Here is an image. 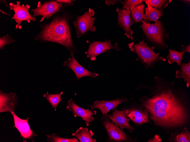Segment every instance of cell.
<instances>
[{"mask_svg":"<svg viewBox=\"0 0 190 142\" xmlns=\"http://www.w3.org/2000/svg\"><path fill=\"white\" fill-rule=\"evenodd\" d=\"M153 86L139 85L137 90L146 88L148 94L140 97V103L147 112L149 120L154 124L166 130L183 129L189 122V98L185 89L176 87L156 75Z\"/></svg>","mask_w":190,"mask_h":142,"instance_id":"obj_1","label":"cell"},{"mask_svg":"<svg viewBox=\"0 0 190 142\" xmlns=\"http://www.w3.org/2000/svg\"><path fill=\"white\" fill-rule=\"evenodd\" d=\"M62 13L61 14L58 12L54 14L50 23L40 24V31L34 40L42 43H58L64 46L70 53H79L73 42L69 24L73 16L68 11L63 10Z\"/></svg>","mask_w":190,"mask_h":142,"instance_id":"obj_2","label":"cell"},{"mask_svg":"<svg viewBox=\"0 0 190 142\" xmlns=\"http://www.w3.org/2000/svg\"><path fill=\"white\" fill-rule=\"evenodd\" d=\"M141 21L142 23L140 27L144 36L151 46L158 49H168L166 40L169 39V35L160 20L152 24L146 22L142 20Z\"/></svg>","mask_w":190,"mask_h":142,"instance_id":"obj_3","label":"cell"},{"mask_svg":"<svg viewBox=\"0 0 190 142\" xmlns=\"http://www.w3.org/2000/svg\"><path fill=\"white\" fill-rule=\"evenodd\" d=\"M130 51L137 55L136 60L141 63L146 69L154 67L155 64L159 61H165L166 59L159 56V54L155 52L153 46H149L143 39L139 43L132 42L128 44Z\"/></svg>","mask_w":190,"mask_h":142,"instance_id":"obj_4","label":"cell"},{"mask_svg":"<svg viewBox=\"0 0 190 142\" xmlns=\"http://www.w3.org/2000/svg\"><path fill=\"white\" fill-rule=\"evenodd\" d=\"M95 14L94 10L89 8L82 15H75V20L72 23L75 27L77 38L88 34L89 31H96V27L94 25L95 18L93 16Z\"/></svg>","mask_w":190,"mask_h":142,"instance_id":"obj_5","label":"cell"},{"mask_svg":"<svg viewBox=\"0 0 190 142\" xmlns=\"http://www.w3.org/2000/svg\"><path fill=\"white\" fill-rule=\"evenodd\" d=\"M72 5L57 2L56 0H49L44 1L43 4L39 2L37 8L33 9L32 16H42L40 22H42L45 18L48 19L54 14L59 12H62L64 8Z\"/></svg>","mask_w":190,"mask_h":142,"instance_id":"obj_6","label":"cell"},{"mask_svg":"<svg viewBox=\"0 0 190 142\" xmlns=\"http://www.w3.org/2000/svg\"><path fill=\"white\" fill-rule=\"evenodd\" d=\"M107 115H102L101 118L99 120L107 132L108 137L106 142H133L130 137L123 132L118 125L113 122Z\"/></svg>","mask_w":190,"mask_h":142,"instance_id":"obj_7","label":"cell"},{"mask_svg":"<svg viewBox=\"0 0 190 142\" xmlns=\"http://www.w3.org/2000/svg\"><path fill=\"white\" fill-rule=\"evenodd\" d=\"M136 126H141L149 122L148 115L140 103L134 102L121 109Z\"/></svg>","mask_w":190,"mask_h":142,"instance_id":"obj_8","label":"cell"},{"mask_svg":"<svg viewBox=\"0 0 190 142\" xmlns=\"http://www.w3.org/2000/svg\"><path fill=\"white\" fill-rule=\"evenodd\" d=\"M87 42L90 44L88 50L85 52L88 58L91 61H95L97 56L102 53L110 51L112 50L120 51L121 49L118 47L117 43L112 45L110 40L106 39L105 41H94L90 43L88 41Z\"/></svg>","mask_w":190,"mask_h":142,"instance_id":"obj_9","label":"cell"},{"mask_svg":"<svg viewBox=\"0 0 190 142\" xmlns=\"http://www.w3.org/2000/svg\"><path fill=\"white\" fill-rule=\"evenodd\" d=\"M9 5L10 6L9 8L11 10H13L15 12L11 19L14 20L17 23L15 27L16 29H21V23L23 21L26 20L28 23H29L30 21L34 22L36 20V19L29 13V9L30 6L28 4L21 5L20 2L17 1L16 4L11 3Z\"/></svg>","mask_w":190,"mask_h":142,"instance_id":"obj_10","label":"cell"},{"mask_svg":"<svg viewBox=\"0 0 190 142\" xmlns=\"http://www.w3.org/2000/svg\"><path fill=\"white\" fill-rule=\"evenodd\" d=\"M116 11L117 13L118 26L124 31V35L128 38L133 40V31L131 27L133 22L131 18L130 9L117 7Z\"/></svg>","mask_w":190,"mask_h":142,"instance_id":"obj_11","label":"cell"},{"mask_svg":"<svg viewBox=\"0 0 190 142\" xmlns=\"http://www.w3.org/2000/svg\"><path fill=\"white\" fill-rule=\"evenodd\" d=\"M129 102V101L127 98L122 96L109 101H106L105 99L95 101L93 104L87 105V106L90 107L92 109L97 108L101 111L102 115H107L110 111L113 108H117L119 104L125 102Z\"/></svg>","mask_w":190,"mask_h":142,"instance_id":"obj_12","label":"cell"},{"mask_svg":"<svg viewBox=\"0 0 190 142\" xmlns=\"http://www.w3.org/2000/svg\"><path fill=\"white\" fill-rule=\"evenodd\" d=\"M70 54L71 57L66 60L63 64L74 71L78 80L85 76L90 77L92 79L98 76V74L89 71L80 64L75 58L74 53L72 52Z\"/></svg>","mask_w":190,"mask_h":142,"instance_id":"obj_13","label":"cell"},{"mask_svg":"<svg viewBox=\"0 0 190 142\" xmlns=\"http://www.w3.org/2000/svg\"><path fill=\"white\" fill-rule=\"evenodd\" d=\"M66 108L70 111H72L74 116L76 117L79 116L84 120L86 126H89L90 122H93L94 119L93 116L96 114V111H92L88 109H85L78 106L71 98L68 101Z\"/></svg>","mask_w":190,"mask_h":142,"instance_id":"obj_14","label":"cell"},{"mask_svg":"<svg viewBox=\"0 0 190 142\" xmlns=\"http://www.w3.org/2000/svg\"><path fill=\"white\" fill-rule=\"evenodd\" d=\"M10 112L13 115L14 119L15 125L13 127H15L19 131L22 137L23 142H26L27 139L31 140L33 141V137L37 136V134L35 133L30 129L28 122L29 118L21 119L16 115L14 111H11Z\"/></svg>","mask_w":190,"mask_h":142,"instance_id":"obj_15","label":"cell"},{"mask_svg":"<svg viewBox=\"0 0 190 142\" xmlns=\"http://www.w3.org/2000/svg\"><path fill=\"white\" fill-rule=\"evenodd\" d=\"M111 110V114L107 115L109 118L122 130L125 128L130 133L133 132L134 128L129 123L130 119L126 115L124 111L119 110L116 108H113Z\"/></svg>","mask_w":190,"mask_h":142,"instance_id":"obj_16","label":"cell"},{"mask_svg":"<svg viewBox=\"0 0 190 142\" xmlns=\"http://www.w3.org/2000/svg\"><path fill=\"white\" fill-rule=\"evenodd\" d=\"M18 104V97L15 93H5L0 90V112L14 111Z\"/></svg>","mask_w":190,"mask_h":142,"instance_id":"obj_17","label":"cell"},{"mask_svg":"<svg viewBox=\"0 0 190 142\" xmlns=\"http://www.w3.org/2000/svg\"><path fill=\"white\" fill-rule=\"evenodd\" d=\"M145 13L143 14L142 19L147 23L150 21L158 22L164 14L163 9H159L149 5L145 8Z\"/></svg>","mask_w":190,"mask_h":142,"instance_id":"obj_18","label":"cell"},{"mask_svg":"<svg viewBox=\"0 0 190 142\" xmlns=\"http://www.w3.org/2000/svg\"><path fill=\"white\" fill-rule=\"evenodd\" d=\"M93 135L92 131H89L87 127H80L72 134V135L75 136L80 142H96V139L92 138Z\"/></svg>","mask_w":190,"mask_h":142,"instance_id":"obj_19","label":"cell"},{"mask_svg":"<svg viewBox=\"0 0 190 142\" xmlns=\"http://www.w3.org/2000/svg\"><path fill=\"white\" fill-rule=\"evenodd\" d=\"M175 77L177 79H183L189 87L190 83V60L186 63L182 62L179 69L176 71Z\"/></svg>","mask_w":190,"mask_h":142,"instance_id":"obj_20","label":"cell"},{"mask_svg":"<svg viewBox=\"0 0 190 142\" xmlns=\"http://www.w3.org/2000/svg\"><path fill=\"white\" fill-rule=\"evenodd\" d=\"M176 131L173 133H171L170 136L168 138L171 142H190V132L187 128L184 127L181 132Z\"/></svg>","mask_w":190,"mask_h":142,"instance_id":"obj_21","label":"cell"},{"mask_svg":"<svg viewBox=\"0 0 190 142\" xmlns=\"http://www.w3.org/2000/svg\"><path fill=\"white\" fill-rule=\"evenodd\" d=\"M168 50L169 54L166 58L167 59L168 63L171 64L176 63L178 66H180L185 52H178L175 49Z\"/></svg>","mask_w":190,"mask_h":142,"instance_id":"obj_22","label":"cell"},{"mask_svg":"<svg viewBox=\"0 0 190 142\" xmlns=\"http://www.w3.org/2000/svg\"><path fill=\"white\" fill-rule=\"evenodd\" d=\"M144 5L142 3L141 5L134 7L130 9L131 18L133 23L136 24L142 20L143 15Z\"/></svg>","mask_w":190,"mask_h":142,"instance_id":"obj_23","label":"cell"},{"mask_svg":"<svg viewBox=\"0 0 190 142\" xmlns=\"http://www.w3.org/2000/svg\"><path fill=\"white\" fill-rule=\"evenodd\" d=\"M63 93V92H61L60 93L51 94L47 92L44 94L43 96L46 98V99L50 103L52 107L54 109L55 111H56L57 105L61 101V97Z\"/></svg>","mask_w":190,"mask_h":142,"instance_id":"obj_24","label":"cell"},{"mask_svg":"<svg viewBox=\"0 0 190 142\" xmlns=\"http://www.w3.org/2000/svg\"><path fill=\"white\" fill-rule=\"evenodd\" d=\"M147 5L157 8L159 9H164L171 1V0H145Z\"/></svg>","mask_w":190,"mask_h":142,"instance_id":"obj_25","label":"cell"},{"mask_svg":"<svg viewBox=\"0 0 190 142\" xmlns=\"http://www.w3.org/2000/svg\"><path fill=\"white\" fill-rule=\"evenodd\" d=\"M48 142H79L76 138H66L60 137L57 135L55 133L51 135H47Z\"/></svg>","mask_w":190,"mask_h":142,"instance_id":"obj_26","label":"cell"},{"mask_svg":"<svg viewBox=\"0 0 190 142\" xmlns=\"http://www.w3.org/2000/svg\"><path fill=\"white\" fill-rule=\"evenodd\" d=\"M144 1L143 0H123L121 1V3L123 5L122 9L128 10L141 5Z\"/></svg>","mask_w":190,"mask_h":142,"instance_id":"obj_27","label":"cell"},{"mask_svg":"<svg viewBox=\"0 0 190 142\" xmlns=\"http://www.w3.org/2000/svg\"><path fill=\"white\" fill-rule=\"evenodd\" d=\"M15 41L8 34L0 37V49L4 48L5 46Z\"/></svg>","mask_w":190,"mask_h":142,"instance_id":"obj_28","label":"cell"},{"mask_svg":"<svg viewBox=\"0 0 190 142\" xmlns=\"http://www.w3.org/2000/svg\"><path fill=\"white\" fill-rule=\"evenodd\" d=\"M162 141L161 139L159 137V136L156 134L151 139H149L147 142H160Z\"/></svg>","mask_w":190,"mask_h":142,"instance_id":"obj_29","label":"cell"},{"mask_svg":"<svg viewBox=\"0 0 190 142\" xmlns=\"http://www.w3.org/2000/svg\"><path fill=\"white\" fill-rule=\"evenodd\" d=\"M182 49L180 51V52H188L190 53V44H189L185 45H181Z\"/></svg>","mask_w":190,"mask_h":142,"instance_id":"obj_30","label":"cell"},{"mask_svg":"<svg viewBox=\"0 0 190 142\" xmlns=\"http://www.w3.org/2000/svg\"><path fill=\"white\" fill-rule=\"evenodd\" d=\"M105 3L106 5H115L117 2H121L120 0H106Z\"/></svg>","mask_w":190,"mask_h":142,"instance_id":"obj_31","label":"cell"},{"mask_svg":"<svg viewBox=\"0 0 190 142\" xmlns=\"http://www.w3.org/2000/svg\"><path fill=\"white\" fill-rule=\"evenodd\" d=\"M56 1L59 2L63 3L73 5L74 3L73 1L75 2V0H57Z\"/></svg>","mask_w":190,"mask_h":142,"instance_id":"obj_32","label":"cell"},{"mask_svg":"<svg viewBox=\"0 0 190 142\" xmlns=\"http://www.w3.org/2000/svg\"><path fill=\"white\" fill-rule=\"evenodd\" d=\"M179 1H181L187 5L188 6H189L190 5V0H179Z\"/></svg>","mask_w":190,"mask_h":142,"instance_id":"obj_33","label":"cell"},{"mask_svg":"<svg viewBox=\"0 0 190 142\" xmlns=\"http://www.w3.org/2000/svg\"><path fill=\"white\" fill-rule=\"evenodd\" d=\"M0 3H3L7 6H8L5 0H0Z\"/></svg>","mask_w":190,"mask_h":142,"instance_id":"obj_34","label":"cell"},{"mask_svg":"<svg viewBox=\"0 0 190 142\" xmlns=\"http://www.w3.org/2000/svg\"><path fill=\"white\" fill-rule=\"evenodd\" d=\"M0 12L3 13V14L5 15H7V12H6L4 11L3 10H1V9L0 10Z\"/></svg>","mask_w":190,"mask_h":142,"instance_id":"obj_35","label":"cell"}]
</instances>
